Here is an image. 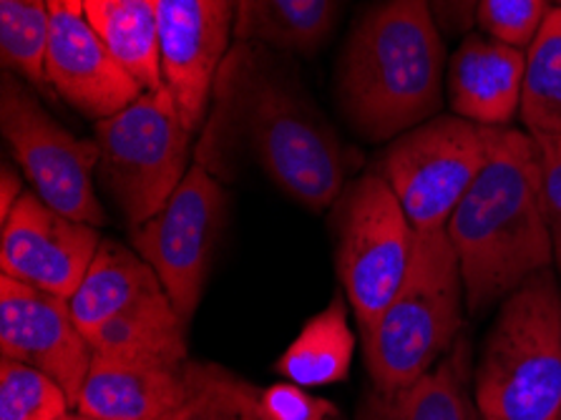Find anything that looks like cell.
Segmentation results:
<instances>
[{"mask_svg": "<svg viewBox=\"0 0 561 420\" xmlns=\"http://www.w3.org/2000/svg\"><path fill=\"white\" fill-rule=\"evenodd\" d=\"M518 116L534 136L561 134V8L557 5L526 48Z\"/></svg>", "mask_w": 561, "mask_h": 420, "instance_id": "24", "label": "cell"}, {"mask_svg": "<svg viewBox=\"0 0 561 420\" xmlns=\"http://www.w3.org/2000/svg\"><path fill=\"white\" fill-rule=\"evenodd\" d=\"M234 33V0H159V48L167 89L190 132H199Z\"/></svg>", "mask_w": 561, "mask_h": 420, "instance_id": "13", "label": "cell"}, {"mask_svg": "<svg viewBox=\"0 0 561 420\" xmlns=\"http://www.w3.org/2000/svg\"><path fill=\"white\" fill-rule=\"evenodd\" d=\"M483 420H561V287L554 270L514 290L483 340L473 373Z\"/></svg>", "mask_w": 561, "mask_h": 420, "instance_id": "4", "label": "cell"}, {"mask_svg": "<svg viewBox=\"0 0 561 420\" xmlns=\"http://www.w3.org/2000/svg\"><path fill=\"white\" fill-rule=\"evenodd\" d=\"M463 303L461 264L448 231H415L413 260L401 290L360 336L373 388H405L433 371L456 345Z\"/></svg>", "mask_w": 561, "mask_h": 420, "instance_id": "5", "label": "cell"}, {"mask_svg": "<svg viewBox=\"0 0 561 420\" xmlns=\"http://www.w3.org/2000/svg\"><path fill=\"white\" fill-rule=\"evenodd\" d=\"M225 225V186L209 169L194 164L164 207L131 229V247L159 274L184 325L202 303Z\"/></svg>", "mask_w": 561, "mask_h": 420, "instance_id": "9", "label": "cell"}, {"mask_svg": "<svg viewBox=\"0 0 561 420\" xmlns=\"http://www.w3.org/2000/svg\"><path fill=\"white\" fill-rule=\"evenodd\" d=\"M554 3H557V8H561V0H554Z\"/></svg>", "mask_w": 561, "mask_h": 420, "instance_id": "34", "label": "cell"}, {"mask_svg": "<svg viewBox=\"0 0 561 420\" xmlns=\"http://www.w3.org/2000/svg\"><path fill=\"white\" fill-rule=\"evenodd\" d=\"M93 355L184 367L186 325L172 297L159 293L87 336Z\"/></svg>", "mask_w": 561, "mask_h": 420, "instance_id": "19", "label": "cell"}, {"mask_svg": "<svg viewBox=\"0 0 561 420\" xmlns=\"http://www.w3.org/2000/svg\"><path fill=\"white\" fill-rule=\"evenodd\" d=\"M337 277L358 332H368L401 290L413 260L415 229L382 174H363L337 207Z\"/></svg>", "mask_w": 561, "mask_h": 420, "instance_id": "7", "label": "cell"}, {"mask_svg": "<svg viewBox=\"0 0 561 420\" xmlns=\"http://www.w3.org/2000/svg\"><path fill=\"white\" fill-rule=\"evenodd\" d=\"M428 5L444 36L473 31L479 0H428Z\"/></svg>", "mask_w": 561, "mask_h": 420, "instance_id": "30", "label": "cell"}, {"mask_svg": "<svg viewBox=\"0 0 561 420\" xmlns=\"http://www.w3.org/2000/svg\"><path fill=\"white\" fill-rule=\"evenodd\" d=\"M96 177L131 229L164 207L186 177L192 132L172 91H144L96 122Z\"/></svg>", "mask_w": 561, "mask_h": 420, "instance_id": "6", "label": "cell"}, {"mask_svg": "<svg viewBox=\"0 0 561 420\" xmlns=\"http://www.w3.org/2000/svg\"><path fill=\"white\" fill-rule=\"evenodd\" d=\"M50 8L46 81L89 118H108L144 93L141 83L118 64L87 19L66 8Z\"/></svg>", "mask_w": 561, "mask_h": 420, "instance_id": "14", "label": "cell"}, {"mask_svg": "<svg viewBox=\"0 0 561 420\" xmlns=\"http://www.w3.org/2000/svg\"><path fill=\"white\" fill-rule=\"evenodd\" d=\"M48 41V0H0V56L5 71H19L33 86H44Z\"/></svg>", "mask_w": 561, "mask_h": 420, "instance_id": "25", "label": "cell"}, {"mask_svg": "<svg viewBox=\"0 0 561 420\" xmlns=\"http://www.w3.org/2000/svg\"><path fill=\"white\" fill-rule=\"evenodd\" d=\"M159 420H267L262 390L215 363H186L184 396Z\"/></svg>", "mask_w": 561, "mask_h": 420, "instance_id": "23", "label": "cell"}, {"mask_svg": "<svg viewBox=\"0 0 561 420\" xmlns=\"http://www.w3.org/2000/svg\"><path fill=\"white\" fill-rule=\"evenodd\" d=\"M551 13L549 0H479L476 25L506 46L526 50Z\"/></svg>", "mask_w": 561, "mask_h": 420, "instance_id": "27", "label": "cell"}, {"mask_svg": "<svg viewBox=\"0 0 561 420\" xmlns=\"http://www.w3.org/2000/svg\"><path fill=\"white\" fill-rule=\"evenodd\" d=\"M534 139L541 159V192L551 247H554V270L561 280V134H537Z\"/></svg>", "mask_w": 561, "mask_h": 420, "instance_id": "29", "label": "cell"}, {"mask_svg": "<svg viewBox=\"0 0 561 420\" xmlns=\"http://www.w3.org/2000/svg\"><path fill=\"white\" fill-rule=\"evenodd\" d=\"M25 192H23V184H21V177L15 174V171L3 164L0 169V222L8 219V214L13 212L15 202L21 200Z\"/></svg>", "mask_w": 561, "mask_h": 420, "instance_id": "31", "label": "cell"}, {"mask_svg": "<svg viewBox=\"0 0 561 420\" xmlns=\"http://www.w3.org/2000/svg\"><path fill=\"white\" fill-rule=\"evenodd\" d=\"M479 420H483V418H479Z\"/></svg>", "mask_w": 561, "mask_h": 420, "instance_id": "35", "label": "cell"}, {"mask_svg": "<svg viewBox=\"0 0 561 420\" xmlns=\"http://www.w3.org/2000/svg\"><path fill=\"white\" fill-rule=\"evenodd\" d=\"M486 161L483 126L461 116H433L390 144L380 174L415 231L446 229Z\"/></svg>", "mask_w": 561, "mask_h": 420, "instance_id": "8", "label": "cell"}, {"mask_svg": "<svg viewBox=\"0 0 561 420\" xmlns=\"http://www.w3.org/2000/svg\"><path fill=\"white\" fill-rule=\"evenodd\" d=\"M0 355L46 373L76 408L93 350L71 310V299L0 277Z\"/></svg>", "mask_w": 561, "mask_h": 420, "instance_id": "11", "label": "cell"}, {"mask_svg": "<svg viewBox=\"0 0 561 420\" xmlns=\"http://www.w3.org/2000/svg\"><path fill=\"white\" fill-rule=\"evenodd\" d=\"M184 367L93 355L73 410L101 420H159L184 396Z\"/></svg>", "mask_w": 561, "mask_h": 420, "instance_id": "16", "label": "cell"}, {"mask_svg": "<svg viewBox=\"0 0 561 420\" xmlns=\"http://www.w3.org/2000/svg\"><path fill=\"white\" fill-rule=\"evenodd\" d=\"M167 293L159 274L129 247L101 239L89 272L71 297V310L83 336H91L101 325L114 320L149 297Z\"/></svg>", "mask_w": 561, "mask_h": 420, "instance_id": "18", "label": "cell"}, {"mask_svg": "<svg viewBox=\"0 0 561 420\" xmlns=\"http://www.w3.org/2000/svg\"><path fill=\"white\" fill-rule=\"evenodd\" d=\"M343 0H234V38L310 56L330 41Z\"/></svg>", "mask_w": 561, "mask_h": 420, "instance_id": "20", "label": "cell"}, {"mask_svg": "<svg viewBox=\"0 0 561 420\" xmlns=\"http://www.w3.org/2000/svg\"><path fill=\"white\" fill-rule=\"evenodd\" d=\"M61 420H101V418H91V416H83V413H68Z\"/></svg>", "mask_w": 561, "mask_h": 420, "instance_id": "33", "label": "cell"}, {"mask_svg": "<svg viewBox=\"0 0 561 420\" xmlns=\"http://www.w3.org/2000/svg\"><path fill=\"white\" fill-rule=\"evenodd\" d=\"M262 413L267 420H335V402L310 396L297 383H277L262 390Z\"/></svg>", "mask_w": 561, "mask_h": 420, "instance_id": "28", "label": "cell"}, {"mask_svg": "<svg viewBox=\"0 0 561 420\" xmlns=\"http://www.w3.org/2000/svg\"><path fill=\"white\" fill-rule=\"evenodd\" d=\"M469 345L458 340L440 363L405 388H373L363 398L358 420H479L469 393Z\"/></svg>", "mask_w": 561, "mask_h": 420, "instance_id": "17", "label": "cell"}, {"mask_svg": "<svg viewBox=\"0 0 561 420\" xmlns=\"http://www.w3.org/2000/svg\"><path fill=\"white\" fill-rule=\"evenodd\" d=\"M48 3H56V5L66 8V11L83 15V0H48Z\"/></svg>", "mask_w": 561, "mask_h": 420, "instance_id": "32", "label": "cell"}, {"mask_svg": "<svg viewBox=\"0 0 561 420\" xmlns=\"http://www.w3.org/2000/svg\"><path fill=\"white\" fill-rule=\"evenodd\" d=\"M71 400L61 385L36 367L0 360V420H61Z\"/></svg>", "mask_w": 561, "mask_h": 420, "instance_id": "26", "label": "cell"}, {"mask_svg": "<svg viewBox=\"0 0 561 420\" xmlns=\"http://www.w3.org/2000/svg\"><path fill=\"white\" fill-rule=\"evenodd\" d=\"M101 247L96 227L25 192L3 222L0 270L25 285L71 299Z\"/></svg>", "mask_w": 561, "mask_h": 420, "instance_id": "12", "label": "cell"}, {"mask_svg": "<svg viewBox=\"0 0 561 420\" xmlns=\"http://www.w3.org/2000/svg\"><path fill=\"white\" fill-rule=\"evenodd\" d=\"M353 355L355 332L347 325L345 299L335 295L277 360V373L302 388H320L343 383L351 375Z\"/></svg>", "mask_w": 561, "mask_h": 420, "instance_id": "22", "label": "cell"}, {"mask_svg": "<svg viewBox=\"0 0 561 420\" xmlns=\"http://www.w3.org/2000/svg\"><path fill=\"white\" fill-rule=\"evenodd\" d=\"M446 48L428 0H380L345 41L335 91L351 126L388 141L438 116Z\"/></svg>", "mask_w": 561, "mask_h": 420, "instance_id": "3", "label": "cell"}, {"mask_svg": "<svg viewBox=\"0 0 561 420\" xmlns=\"http://www.w3.org/2000/svg\"><path fill=\"white\" fill-rule=\"evenodd\" d=\"M483 136L486 161L446 225L471 315L554 268L537 139L508 126H483Z\"/></svg>", "mask_w": 561, "mask_h": 420, "instance_id": "2", "label": "cell"}, {"mask_svg": "<svg viewBox=\"0 0 561 420\" xmlns=\"http://www.w3.org/2000/svg\"><path fill=\"white\" fill-rule=\"evenodd\" d=\"M83 19L144 91L164 89L159 0H83Z\"/></svg>", "mask_w": 561, "mask_h": 420, "instance_id": "21", "label": "cell"}, {"mask_svg": "<svg viewBox=\"0 0 561 420\" xmlns=\"http://www.w3.org/2000/svg\"><path fill=\"white\" fill-rule=\"evenodd\" d=\"M526 50L486 33H469L448 64V101L479 126H508L522 109Z\"/></svg>", "mask_w": 561, "mask_h": 420, "instance_id": "15", "label": "cell"}, {"mask_svg": "<svg viewBox=\"0 0 561 420\" xmlns=\"http://www.w3.org/2000/svg\"><path fill=\"white\" fill-rule=\"evenodd\" d=\"M237 154L310 212H325L345 192L343 141L293 68L260 43H237L219 68L197 164L217 174Z\"/></svg>", "mask_w": 561, "mask_h": 420, "instance_id": "1", "label": "cell"}, {"mask_svg": "<svg viewBox=\"0 0 561 420\" xmlns=\"http://www.w3.org/2000/svg\"><path fill=\"white\" fill-rule=\"evenodd\" d=\"M0 124L33 192L48 207L91 227L106 225V212L93 190V171L99 167L96 141L76 139L11 71L3 73Z\"/></svg>", "mask_w": 561, "mask_h": 420, "instance_id": "10", "label": "cell"}]
</instances>
